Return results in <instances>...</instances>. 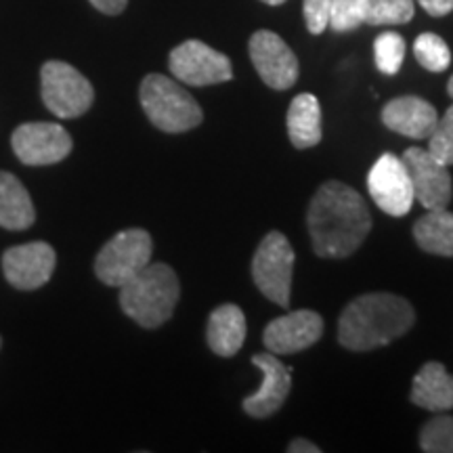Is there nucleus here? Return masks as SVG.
<instances>
[{"instance_id": "obj_10", "label": "nucleus", "mask_w": 453, "mask_h": 453, "mask_svg": "<svg viewBox=\"0 0 453 453\" xmlns=\"http://www.w3.org/2000/svg\"><path fill=\"white\" fill-rule=\"evenodd\" d=\"M11 145L27 166H49L70 156L72 137L55 122H27L15 128Z\"/></svg>"}, {"instance_id": "obj_21", "label": "nucleus", "mask_w": 453, "mask_h": 453, "mask_svg": "<svg viewBox=\"0 0 453 453\" xmlns=\"http://www.w3.org/2000/svg\"><path fill=\"white\" fill-rule=\"evenodd\" d=\"M413 237L424 252L453 257V212L445 208L428 211L413 225Z\"/></svg>"}, {"instance_id": "obj_18", "label": "nucleus", "mask_w": 453, "mask_h": 453, "mask_svg": "<svg viewBox=\"0 0 453 453\" xmlns=\"http://www.w3.org/2000/svg\"><path fill=\"white\" fill-rule=\"evenodd\" d=\"M208 347L220 357H234L246 340V317L237 304H220L208 319Z\"/></svg>"}, {"instance_id": "obj_24", "label": "nucleus", "mask_w": 453, "mask_h": 453, "mask_svg": "<svg viewBox=\"0 0 453 453\" xmlns=\"http://www.w3.org/2000/svg\"><path fill=\"white\" fill-rule=\"evenodd\" d=\"M376 67L387 76H395L405 59V41L396 32H384L373 42Z\"/></svg>"}, {"instance_id": "obj_17", "label": "nucleus", "mask_w": 453, "mask_h": 453, "mask_svg": "<svg viewBox=\"0 0 453 453\" xmlns=\"http://www.w3.org/2000/svg\"><path fill=\"white\" fill-rule=\"evenodd\" d=\"M411 403L428 411L453 410V376L439 361H428L411 384Z\"/></svg>"}, {"instance_id": "obj_28", "label": "nucleus", "mask_w": 453, "mask_h": 453, "mask_svg": "<svg viewBox=\"0 0 453 453\" xmlns=\"http://www.w3.org/2000/svg\"><path fill=\"white\" fill-rule=\"evenodd\" d=\"M334 0H304V21L311 34H324L330 27V11Z\"/></svg>"}, {"instance_id": "obj_16", "label": "nucleus", "mask_w": 453, "mask_h": 453, "mask_svg": "<svg viewBox=\"0 0 453 453\" xmlns=\"http://www.w3.org/2000/svg\"><path fill=\"white\" fill-rule=\"evenodd\" d=\"M437 120L439 113L434 105H430L422 97H413V95L388 101L382 110L384 127L418 141L430 137V133L437 127Z\"/></svg>"}, {"instance_id": "obj_3", "label": "nucleus", "mask_w": 453, "mask_h": 453, "mask_svg": "<svg viewBox=\"0 0 453 453\" xmlns=\"http://www.w3.org/2000/svg\"><path fill=\"white\" fill-rule=\"evenodd\" d=\"M179 296L177 273L168 265L150 263L120 288V307L141 327L154 330L173 317Z\"/></svg>"}, {"instance_id": "obj_2", "label": "nucleus", "mask_w": 453, "mask_h": 453, "mask_svg": "<svg viewBox=\"0 0 453 453\" xmlns=\"http://www.w3.org/2000/svg\"><path fill=\"white\" fill-rule=\"evenodd\" d=\"M416 313L405 298L388 292L364 294L344 307L338 319V340L344 349H380L411 330Z\"/></svg>"}, {"instance_id": "obj_12", "label": "nucleus", "mask_w": 453, "mask_h": 453, "mask_svg": "<svg viewBox=\"0 0 453 453\" xmlns=\"http://www.w3.org/2000/svg\"><path fill=\"white\" fill-rule=\"evenodd\" d=\"M250 59L258 76L267 87L275 90H288L298 81V59L292 49L283 42L275 32L258 30L252 34Z\"/></svg>"}, {"instance_id": "obj_11", "label": "nucleus", "mask_w": 453, "mask_h": 453, "mask_svg": "<svg viewBox=\"0 0 453 453\" xmlns=\"http://www.w3.org/2000/svg\"><path fill=\"white\" fill-rule=\"evenodd\" d=\"M401 160L405 162L407 173H410L413 196L426 211L449 206L453 183L445 164H441L437 157L422 147H410Z\"/></svg>"}, {"instance_id": "obj_20", "label": "nucleus", "mask_w": 453, "mask_h": 453, "mask_svg": "<svg viewBox=\"0 0 453 453\" xmlns=\"http://www.w3.org/2000/svg\"><path fill=\"white\" fill-rule=\"evenodd\" d=\"M288 137L298 150H309L321 141V105L315 95L294 97L288 110Z\"/></svg>"}, {"instance_id": "obj_32", "label": "nucleus", "mask_w": 453, "mask_h": 453, "mask_svg": "<svg viewBox=\"0 0 453 453\" xmlns=\"http://www.w3.org/2000/svg\"><path fill=\"white\" fill-rule=\"evenodd\" d=\"M447 93H449V97L453 99V76L449 78V82H447Z\"/></svg>"}, {"instance_id": "obj_13", "label": "nucleus", "mask_w": 453, "mask_h": 453, "mask_svg": "<svg viewBox=\"0 0 453 453\" xmlns=\"http://www.w3.org/2000/svg\"><path fill=\"white\" fill-rule=\"evenodd\" d=\"M55 263V250L47 242H30L3 254L4 277L11 286L24 292L42 288L53 275Z\"/></svg>"}, {"instance_id": "obj_29", "label": "nucleus", "mask_w": 453, "mask_h": 453, "mask_svg": "<svg viewBox=\"0 0 453 453\" xmlns=\"http://www.w3.org/2000/svg\"><path fill=\"white\" fill-rule=\"evenodd\" d=\"M422 4V9L433 17H443L449 15L453 11V0H418Z\"/></svg>"}, {"instance_id": "obj_31", "label": "nucleus", "mask_w": 453, "mask_h": 453, "mask_svg": "<svg viewBox=\"0 0 453 453\" xmlns=\"http://www.w3.org/2000/svg\"><path fill=\"white\" fill-rule=\"evenodd\" d=\"M288 451L290 453H319L321 449L307 439H294L292 443L288 445Z\"/></svg>"}, {"instance_id": "obj_9", "label": "nucleus", "mask_w": 453, "mask_h": 453, "mask_svg": "<svg viewBox=\"0 0 453 453\" xmlns=\"http://www.w3.org/2000/svg\"><path fill=\"white\" fill-rule=\"evenodd\" d=\"M367 189L376 206L390 217H405L416 200L405 162L393 154L378 157L367 177Z\"/></svg>"}, {"instance_id": "obj_15", "label": "nucleus", "mask_w": 453, "mask_h": 453, "mask_svg": "<svg viewBox=\"0 0 453 453\" xmlns=\"http://www.w3.org/2000/svg\"><path fill=\"white\" fill-rule=\"evenodd\" d=\"M254 367L263 372V384L257 393L243 399V411L248 416L263 418L273 416L286 403L288 395L292 390V370H288L273 353H260L252 357Z\"/></svg>"}, {"instance_id": "obj_19", "label": "nucleus", "mask_w": 453, "mask_h": 453, "mask_svg": "<svg viewBox=\"0 0 453 453\" xmlns=\"http://www.w3.org/2000/svg\"><path fill=\"white\" fill-rule=\"evenodd\" d=\"M36 211L21 180L0 170V226L21 231L34 225Z\"/></svg>"}, {"instance_id": "obj_26", "label": "nucleus", "mask_w": 453, "mask_h": 453, "mask_svg": "<svg viewBox=\"0 0 453 453\" xmlns=\"http://www.w3.org/2000/svg\"><path fill=\"white\" fill-rule=\"evenodd\" d=\"M428 151L445 166L453 164V105L445 111L443 118H439L437 127L430 133Z\"/></svg>"}, {"instance_id": "obj_8", "label": "nucleus", "mask_w": 453, "mask_h": 453, "mask_svg": "<svg viewBox=\"0 0 453 453\" xmlns=\"http://www.w3.org/2000/svg\"><path fill=\"white\" fill-rule=\"evenodd\" d=\"M168 67L177 81L189 87H211V84L229 82L234 78L229 57L202 41H185L173 49L168 57Z\"/></svg>"}, {"instance_id": "obj_34", "label": "nucleus", "mask_w": 453, "mask_h": 453, "mask_svg": "<svg viewBox=\"0 0 453 453\" xmlns=\"http://www.w3.org/2000/svg\"><path fill=\"white\" fill-rule=\"evenodd\" d=\"M0 347H3V338H0Z\"/></svg>"}, {"instance_id": "obj_4", "label": "nucleus", "mask_w": 453, "mask_h": 453, "mask_svg": "<svg viewBox=\"0 0 453 453\" xmlns=\"http://www.w3.org/2000/svg\"><path fill=\"white\" fill-rule=\"evenodd\" d=\"M139 99L150 122L164 133H187L203 120L200 104L179 82L162 73L145 76Z\"/></svg>"}, {"instance_id": "obj_1", "label": "nucleus", "mask_w": 453, "mask_h": 453, "mask_svg": "<svg viewBox=\"0 0 453 453\" xmlns=\"http://www.w3.org/2000/svg\"><path fill=\"white\" fill-rule=\"evenodd\" d=\"M307 225L317 257L347 258L370 235L372 214L353 187L327 180L309 203Z\"/></svg>"}, {"instance_id": "obj_22", "label": "nucleus", "mask_w": 453, "mask_h": 453, "mask_svg": "<svg viewBox=\"0 0 453 453\" xmlns=\"http://www.w3.org/2000/svg\"><path fill=\"white\" fill-rule=\"evenodd\" d=\"M413 0H365L364 24L399 26L413 17Z\"/></svg>"}, {"instance_id": "obj_25", "label": "nucleus", "mask_w": 453, "mask_h": 453, "mask_svg": "<svg viewBox=\"0 0 453 453\" xmlns=\"http://www.w3.org/2000/svg\"><path fill=\"white\" fill-rule=\"evenodd\" d=\"M420 447L426 453H453V416H437L424 424Z\"/></svg>"}, {"instance_id": "obj_23", "label": "nucleus", "mask_w": 453, "mask_h": 453, "mask_svg": "<svg viewBox=\"0 0 453 453\" xmlns=\"http://www.w3.org/2000/svg\"><path fill=\"white\" fill-rule=\"evenodd\" d=\"M413 55H416L418 64H420L424 70L439 73L445 72L451 64V50L447 47L443 38L437 36V34H420L413 42Z\"/></svg>"}, {"instance_id": "obj_30", "label": "nucleus", "mask_w": 453, "mask_h": 453, "mask_svg": "<svg viewBox=\"0 0 453 453\" xmlns=\"http://www.w3.org/2000/svg\"><path fill=\"white\" fill-rule=\"evenodd\" d=\"M88 3L105 15H120L127 9L128 0H88Z\"/></svg>"}, {"instance_id": "obj_27", "label": "nucleus", "mask_w": 453, "mask_h": 453, "mask_svg": "<svg viewBox=\"0 0 453 453\" xmlns=\"http://www.w3.org/2000/svg\"><path fill=\"white\" fill-rule=\"evenodd\" d=\"M365 0H334L330 27L334 32H350L364 24Z\"/></svg>"}, {"instance_id": "obj_5", "label": "nucleus", "mask_w": 453, "mask_h": 453, "mask_svg": "<svg viewBox=\"0 0 453 453\" xmlns=\"http://www.w3.org/2000/svg\"><path fill=\"white\" fill-rule=\"evenodd\" d=\"M154 242L145 229H127L111 237L95 260V273L105 286L122 288L151 263Z\"/></svg>"}, {"instance_id": "obj_7", "label": "nucleus", "mask_w": 453, "mask_h": 453, "mask_svg": "<svg viewBox=\"0 0 453 453\" xmlns=\"http://www.w3.org/2000/svg\"><path fill=\"white\" fill-rule=\"evenodd\" d=\"M42 101L57 118L72 120L90 110L93 84L65 61H47L41 70Z\"/></svg>"}, {"instance_id": "obj_33", "label": "nucleus", "mask_w": 453, "mask_h": 453, "mask_svg": "<svg viewBox=\"0 0 453 453\" xmlns=\"http://www.w3.org/2000/svg\"><path fill=\"white\" fill-rule=\"evenodd\" d=\"M263 3L273 4V7H277V4H283V3H286V0H263Z\"/></svg>"}, {"instance_id": "obj_6", "label": "nucleus", "mask_w": 453, "mask_h": 453, "mask_svg": "<svg viewBox=\"0 0 453 453\" xmlns=\"http://www.w3.org/2000/svg\"><path fill=\"white\" fill-rule=\"evenodd\" d=\"M294 250L288 237L271 231L263 237L252 258V280L271 303L288 307L292 292Z\"/></svg>"}, {"instance_id": "obj_14", "label": "nucleus", "mask_w": 453, "mask_h": 453, "mask_svg": "<svg viewBox=\"0 0 453 453\" xmlns=\"http://www.w3.org/2000/svg\"><path fill=\"white\" fill-rule=\"evenodd\" d=\"M324 334V319L311 309L281 315L265 327L263 342L273 355H294L311 349Z\"/></svg>"}]
</instances>
